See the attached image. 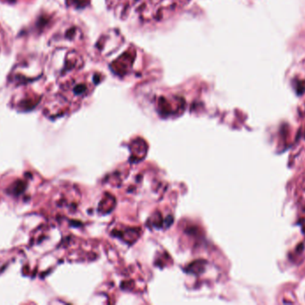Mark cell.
I'll list each match as a JSON object with an SVG mask.
<instances>
[{
	"instance_id": "cell-4",
	"label": "cell",
	"mask_w": 305,
	"mask_h": 305,
	"mask_svg": "<svg viewBox=\"0 0 305 305\" xmlns=\"http://www.w3.org/2000/svg\"><path fill=\"white\" fill-rule=\"evenodd\" d=\"M68 3L70 6H73L75 7L80 8L86 6L88 4V0H68Z\"/></svg>"
},
{
	"instance_id": "cell-2",
	"label": "cell",
	"mask_w": 305,
	"mask_h": 305,
	"mask_svg": "<svg viewBox=\"0 0 305 305\" xmlns=\"http://www.w3.org/2000/svg\"><path fill=\"white\" fill-rule=\"evenodd\" d=\"M136 55V54L135 50H127L112 64L111 68L112 72L120 76H123L127 75V73H130V70H132V67L134 66Z\"/></svg>"
},
{
	"instance_id": "cell-1",
	"label": "cell",
	"mask_w": 305,
	"mask_h": 305,
	"mask_svg": "<svg viewBox=\"0 0 305 305\" xmlns=\"http://www.w3.org/2000/svg\"><path fill=\"white\" fill-rule=\"evenodd\" d=\"M122 42V36L118 30H109L99 39L97 48L103 56H108L118 49Z\"/></svg>"
},
{
	"instance_id": "cell-3",
	"label": "cell",
	"mask_w": 305,
	"mask_h": 305,
	"mask_svg": "<svg viewBox=\"0 0 305 305\" xmlns=\"http://www.w3.org/2000/svg\"><path fill=\"white\" fill-rule=\"evenodd\" d=\"M70 90L73 93V95H75L77 97H83L88 93L89 84L87 81H74L71 82Z\"/></svg>"
}]
</instances>
